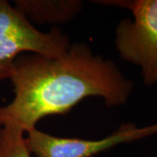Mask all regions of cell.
<instances>
[{
  "mask_svg": "<svg viewBox=\"0 0 157 157\" xmlns=\"http://www.w3.org/2000/svg\"><path fill=\"white\" fill-rule=\"evenodd\" d=\"M10 80L14 97L0 107V128L11 125L25 134L41 119L64 115L88 97H100L107 107L124 105L134 88L115 62L94 54L86 43L71 44L57 58L21 54Z\"/></svg>",
  "mask_w": 157,
  "mask_h": 157,
  "instance_id": "6da1fadb",
  "label": "cell"
},
{
  "mask_svg": "<svg viewBox=\"0 0 157 157\" xmlns=\"http://www.w3.org/2000/svg\"><path fill=\"white\" fill-rule=\"evenodd\" d=\"M99 5L128 9L134 20L122 19L115 30V47L125 61L138 66L147 86L157 83V0H105Z\"/></svg>",
  "mask_w": 157,
  "mask_h": 157,
  "instance_id": "7a4b0ae2",
  "label": "cell"
},
{
  "mask_svg": "<svg viewBox=\"0 0 157 157\" xmlns=\"http://www.w3.org/2000/svg\"><path fill=\"white\" fill-rule=\"evenodd\" d=\"M71 45L67 35L57 26L44 33L6 0H0V84L10 79L16 59L34 53L48 58L65 54Z\"/></svg>",
  "mask_w": 157,
  "mask_h": 157,
  "instance_id": "3957f363",
  "label": "cell"
},
{
  "mask_svg": "<svg viewBox=\"0 0 157 157\" xmlns=\"http://www.w3.org/2000/svg\"><path fill=\"white\" fill-rule=\"evenodd\" d=\"M25 134L30 153L37 157H93L119 144L157 134V124L138 128L135 123H124L110 135L93 140L55 136L37 128Z\"/></svg>",
  "mask_w": 157,
  "mask_h": 157,
  "instance_id": "277c9868",
  "label": "cell"
},
{
  "mask_svg": "<svg viewBox=\"0 0 157 157\" xmlns=\"http://www.w3.org/2000/svg\"><path fill=\"white\" fill-rule=\"evenodd\" d=\"M14 3L30 22L39 25L70 22L83 9L80 0H15Z\"/></svg>",
  "mask_w": 157,
  "mask_h": 157,
  "instance_id": "5b68a950",
  "label": "cell"
},
{
  "mask_svg": "<svg viewBox=\"0 0 157 157\" xmlns=\"http://www.w3.org/2000/svg\"><path fill=\"white\" fill-rule=\"evenodd\" d=\"M25 133L17 127L1 128L0 157H31Z\"/></svg>",
  "mask_w": 157,
  "mask_h": 157,
  "instance_id": "8992f818",
  "label": "cell"
},
{
  "mask_svg": "<svg viewBox=\"0 0 157 157\" xmlns=\"http://www.w3.org/2000/svg\"><path fill=\"white\" fill-rule=\"evenodd\" d=\"M0 137H1V128H0Z\"/></svg>",
  "mask_w": 157,
  "mask_h": 157,
  "instance_id": "52a82bcc",
  "label": "cell"
}]
</instances>
